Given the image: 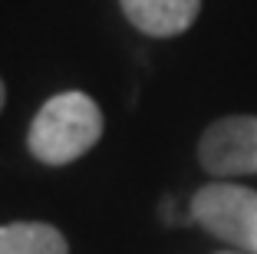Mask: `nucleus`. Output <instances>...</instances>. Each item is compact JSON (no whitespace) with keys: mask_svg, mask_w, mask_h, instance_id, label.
Segmentation results:
<instances>
[{"mask_svg":"<svg viewBox=\"0 0 257 254\" xmlns=\"http://www.w3.org/2000/svg\"><path fill=\"white\" fill-rule=\"evenodd\" d=\"M4 99H7V93H4V79H0V109H4Z\"/></svg>","mask_w":257,"mask_h":254,"instance_id":"423d86ee","label":"nucleus"},{"mask_svg":"<svg viewBox=\"0 0 257 254\" xmlns=\"http://www.w3.org/2000/svg\"><path fill=\"white\" fill-rule=\"evenodd\" d=\"M102 139V109L86 93H56L33 116L27 145L46 165H66Z\"/></svg>","mask_w":257,"mask_h":254,"instance_id":"f257e3e1","label":"nucleus"},{"mask_svg":"<svg viewBox=\"0 0 257 254\" xmlns=\"http://www.w3.org/2000/svg\"><path fill=\"white\" fill-rule=\"evenodd\" d=\"M191 221L208 234L257 254V192L234 182H211L191 198Z\"/></svg>","mask_w":257,"mask_h":254,"instance_id":"f03ea898","label":"nucleus"},{"mask_svg":"<svg viewBox=\"0 0 257 254\" xmlns=\"http://www.w3.org/2000/svg\"><path fill=\"white\" fill-rule=\"evenodd\" d=\"M128 23L149 37H175L195 23L201 0H119Z\"/></svg>","mask_w":257,"mask_h":254,"instance_id":"20e7f679","label":"nucleus"},{"mask_svg":"<svg viewBox=\"0 0 257 254\" xmlns=\"http://www.w3.org/2000/svg\"><path fill=\"white\" fill-rule=\"evenodd\" d=\"M221 254H241V251H221Z\"/></svg>","mask_w":257,"mask_h":254,"instance_id":"0eeeda50","label":"nucleus"},{"mask_svg":"<svg viewBox=\"0 0 257 254\" xmlns=\"http://www.w3.org/2000/svg\"><path fill=\"white\" fill-rule=\"evenodd\" d=\"M0 254H69V244L46 221H14L0 224Z\"/></svg>","mask_w":257,"mask_h":254,"instance_id":"39448f33","label":"nucleus"},{"mask_svg":"<svg viewBox=\"0 0 257 254\" xmlns=\"http://www.w3.org/2000/svg\"><path fill=\"white\" fill-rule=\"evenodd\" d=\"M204 172L218 179L257 175V116H224L204 129L198 142Z\"/></svg>","mask_w":257,"mask_h":254,"instance_id":"7ed1b4c3","label":"nucleus"}]
</instances>
